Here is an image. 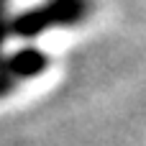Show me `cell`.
<instances>
[{
	"mask_svg": "<svg viewBox=\"0 0 146 146\" xmlns=\"http://www.w3.org/2000/svg\"><path fill=\"white\" fill-rule=\"evenodd\" d=\"M90 15V0H44L41 5L21 13L13 21V31L21 36H38L49 28L77 26Z\"/></svg>",
	"mask_w": 146,
	"mask_h": 146,
	"instance_id": "obj_1",
	"label": "cell"
}]
</instances>
